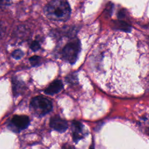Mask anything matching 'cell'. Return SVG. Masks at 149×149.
I'll list each match as a JSON object with an SVG mask.
<instances>
[{
	"instance_id": "3957f363",
	"label": "cell",
	"mask_w": 149,
	"mask_h": 149,
	"mask_svg": "<svg viewBox=\"0 0 149 149\" xmlns=\"http://www.w3.org/2000/svg\"><path fill=\"white\" fill-rule=\"evenodd\" d=\"M52 108V102L43 96H37L31 99L30 109L36 116L41 117L48 113Z\"/></svg>"
},
{
	"instance_id": "7c38bea8",
	"label": "cell",
	"mask_w": 149,
	"mask_h": 149,
	"mask_svg": "<svg viewBox=\"0 0 149 149\" xmlns=\"http://www.w3.org/2000/svg\"><path fill=\"white\" fill-rule=\"evenodd\" d=\"M30 48L33 51H36L40 48V44L38 43V41H34L31 42V44L30 45Z\"/></svg>"
},
{
	"instance_id": "7a4b0ae2",
	"label": "cell",
	"mask_w": 149,
	"mask_h": 149,
	"mask_svg": "<svg viewBox=\"0 0 149 149\" xmlns=\"http://www.w3.org/2000/svg\"><path fill=\"white\" fill-rule=\"evenodd\" d=\"M44 12L46 16L49 19L58 22H65L69 19L71 10L67 1L55 0L51 1L45 5Z\"/></svg>"
},
{
	"instance_id": "52a82bcc",
	"label": "cell",
	"mask_w": 149,
	"mask_h": 149,
	"mask_svg": "<svg viewBox=\"0 0 149 149\" xmlns=\"http://www.w3.org/2000/svg\"><path fill=\"white\" fill-rule=\"evenodd\" d=\"M49 126L52 129L59 133L65 132L68 127L67 121L58 116H54L50 119Z\"/></svg>"
},
{
	"instance_id": "277c9868",
	"label": "cell",
	"mask_w": 149,
	"mask_h": 149,
	"mask_svg": "<svg viewBox=\"0 0 149 149\" xmlns=\"http://www.w3.org/2000/svg\"><path fill=\"white\" fill-rule=\"evenodd\" d=\"M80 51V44L77 38H73L68 41L61 51V55L64 61L73 64L76 61Z\"/></svg>"
},
{
	"instance_id": "6da1fadb",
	"label": "cell",
	"mask_w": 149,
	"mask_h": 149,
	"mask_svg": "<svg viewBox=\"0 0 149 149\" xmlns=\"http://www.w3.org/2000/svg\"><path fill=\"white\" fill-rule=\"evenodd\" d=\"M89 71L105 91L132 95L147 84L148 54L147 45L125 32L102 37L88 59Z\"/></svg>"
},
{
	"instance_id": "5bb4252c",
	"label": "cell",
	"mask_w": 149,
	"mask_h": 149,
	"mask_svg": "<svg viewBox=\"0 0 149 149\" xmlns=\"http://www.w3.org/2000/svg\"><path fill=\"white\" fill-rule=\"evenodd\" d=\"M89 149H95V148H94V144L93 143V144L90 146Z\"/></svg>"
},
{
	"instance_id": "5b68a950",
	"label": "cell",
	"mask_w": 149,
	"mask_h": 149,
	"mask_svg": "<svg viewBox=\"0 0 149 149\" xmlns=\"http://www.w3.org/2000/svg\"><path fill=\"white\" fill-rule=\"evenodd\" d=\"M30 124V119L26 115H15L8 126L13 132H20L26 129Z\"/></svg>"
},
{
	"instance_id": "30bf717a",
	"label": "cell",
	"mask_w": 149,
	"mask_h": 149,
	"mask_svg": "<svg viewBox=\"0 0 149 149\" xmlns=\"http://www.w3.org/2000/svg\"><path fill=\"white\" fill-rule=\"evenodd\" d=\"M13 84V93L14 94H19V90H20V83L17 80H12Z\"/></svg>"
},
{
	"instance_id": "9c48e42d",
	"label": "cell",
	"mask_w": 149,
	"mask_h": 149,
	"mask_svg": "<svg viewBox=\"0 0 149 149\" xmlns=\"http://www.w3.org/2000/svg\"><path fill=\"white\" fill-rule=\"evenodd\" d=\"M41 57L37 55H34L30 58L29 61L31 65L33 66H38L41 63Z\"/></svg>"
},
{
	"instance_id": "8fae6325",
	"label": "cell",
	"mask_w": 149,
	"mask_h": 149,
	"mask_svg": "<svg viewBox=\"0 0 149 149\" xmlns=\"http://www.w3.org/2000/svg\"><path fill=\"white\" fill-rule=\"evenodd\" d=\"M23 52L20 49H16L12 53V56L15 59H19L23 56Z\"/></svg>"
},
{
	"instance_id": "4fadbf2b",
	"label": "cell",
	"mask_w": 149,
	"mask_h": 149,
	"mask_svg": "<svg viewBox=\"0 0 149 149\" xmlns=\"http://www.w3.org/2000/svg\"><path fill=\"white\" fill-rule=\"evenodd\" d=\"M62 149H74V147L72 146L70 144H63V146H62Z\"/></svg>"
},
{
	"instance_id": "8992f818",
	"label": "cell",
	"mask_w": 149,
	"mask_h": 149,
	"mask_svg": "<svg viewBox=\"0 0 149 149\" xmlns=\"http://www.w3.org/2000/svg\"><path fill=\"white\" fill-rule=\"evenodd\" d=\"M72 130L73 140L77 143L79 140L84 137L87 133H86L84 130V125L80 122L73 121L72 123Z\"/></svg>"
},
{
	"instance_id": "ba28073f",
	"label": "cell",
	"mask_w": 149,
	"mask_h": 149,
	"mask_svg": "<svg viewBox=\"0 0 149 149\" xmlns=\"http://www.w3.org/2000/svg\"><path fill=\"white\" fill-rule=\"evenodd\" d=\"M63 88V83L59 80H56L52 82L44 90L45 94L48 95H54L59 93Z\"/></svg>"
}]
</instances>
